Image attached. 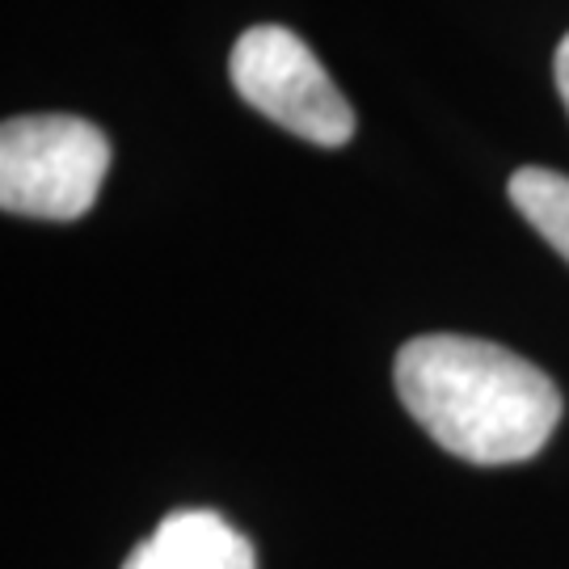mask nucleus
I'll list each match as a JSON object with an SVG mask.
<instances>
[{"label": "nucleus", "instance_id": "obj_1", "mask_svg": "<svg viewBox=\"0 0 569 569\" xmlns=\"http://www.w3.org/2000/svg\"><path fill=\"white\" fill-rule=\"evenodd\" d=\"M397 392L413 422L468 465H519L552 439L561 392L523 355L498 342L427 333L401 346Z\"/></svg>", "mask_w": 569, "mask_h": 569}, {"label": "nucleus", "instance_id": "obj_2", "mask_svg": "<svg viewBox=\"0 0 569 569\" xmlns=\"http://www.w3.org/2000/svg\"><path fill=\"white\" fill-rule=\"evenodd\" d=\"M110 140L72 114H21L0 127V207L30 220H81L98 203Z\"/></svg>", "mask_w": 569, "mask_h": 569}, {"label": "nucleus", "instance_id": "obj_3", "mask_svg": "<svg viewBox=\"0 0 569 569\" xmlns=\"http://www.w3.org/2000/svg\"><path fill=\"white\" fill-rule=\"evenodd\" d=\"M228 77L244 102L300 140L338 148L355 136V110L346 93L333 84L326 63L308 51V42L287 26L244 30L232 47Z\"/></svg>", "mask_w": 569, "mask_h": 569}, {"label": "nucleus", "instance_id": "obj_4", "mask_svg": "<svg viewBox=\"0 0 569 569\" xmlns=\"http://www.w3.org/2000/svg\"><path fill=\"white\" fill-rule=\"evenodd\" d=\"M122 569H258L253 545L216 510H178Z\"/></svg>", "mask_w": 569, "mask_h": 569}, {"label": "nucleus", "instance_id": "obj_5", "mask_svg": "<svg viewBox=\"0 0 569 569\" xmlns=\"http://www.w3.org/2000/svg\"><path fill=\"white\" fill-rule=\"evenodd\" d=\"M510 203L569 262V178L545 164H523L510 178Z\"/></svg>", "mask_w": 569, "mask_h": 569}, {"label": "nucleus", "instance_id": "obj_6", "mask_svg": "<svg viewBox=\"0 0 569 569\" xmlns=\"http://www.w3.org/2000/svg\"><path fill=\"white\" fill-rule=\"evenodd\" d=\"M552 81H557V93H561L566 114H569V34L557 42V56H552Z\"/></svg>", "mask_w": 569, "mask_h": 569}]
</instances>
